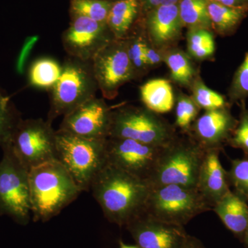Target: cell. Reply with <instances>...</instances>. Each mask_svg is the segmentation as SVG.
Masks as SVG:
<instances>
[{
  "label": "cell",
  "mask_w": 248,
  "mask_h": 248,
  "mask_svg": "<svg viewBox=\"0 0 248 248\" xmlns=\"http://www.w3.org/2000/svg\"><path fill=\"white\" fill-rule=\"evenodd\" d=\"M91 190L108 221L125 227L144 210L150 186L107 164L93 181Z\"/></svg>",
  "instance_id": "1"
},
{
  "label": "cell",
  "mask_w": 248,
  "mask_h": 248,
  "mask_svg": "<svg viewBox=\"0 0 248 248\" xmlns=\"http://www.w3.org/2000/svg\"><path fill=\"white\" fill-rule=\"evenodd\" d=\"M29 188L33 221L43 223L58 215L82 192L58 160L29 170Z\"/></svg>",
  "instance_id": "2"
},
{
  "label": "cell",
  "mask_w": 248,
  "mask_h": 248,
  "mask_svg": "<svg viewBox=\"0 0 248 248\" xmlns=\"http://www.w3.org/2000/svg\"><path fill=\"white\" fill-rule=\"evenodd\" d=\"M107 140L81 138L56 130L57 160L82 192L91 190L93 181L108 164Z\"/></svg>",
  "instance_id": "3"
},
{
  "label": "cell",
  "mask_w": 248,
  "mask_h": 248,
  "mask_svg": "<svg viewBox=\"0 0 248 248\" xmlns=\"http://www.w3.org/2000/svg\"><path fill=\"white\" fill-rule=\"evenodd\" d=\"M179 135L174 125L146 107L122 105L112 110L109 138L129 139L165 147Z\"/></svg>",
  "instance_id": "4"
},
{
  "label": "cell",
  "mask_w": 248,
  "mask_h": 248,
  "mask_svg": "<svg viewBox=\"0 0 248 248\" xmlns=\"http://www.w3.org/2000/svg\"><path fill=\"white\" fill-rule=\"evenodd\" d=\"M205 151L188 135H179L165 148L159 164L147 184L150 187L173 184L197 188Z\"/></svg>",
  "instance_id": "5"
},
{
  "label": "cell",
  "mask_w": 248,
  "mask_h": 248,
  "mask_svg": "<svg viewBox=\"0 0 248 248\" xmlns=\"http://www.w3.org/2000/svg\"><path fill=\"white\" fill-rule=\"evenodd\" d=\"M62 66L61 76L50 92L48 121L53 122L81 104L96 97L97 83L91 62L67 57Z\"/></svg>",
  "instance_id": "6"
},
{
  "label": "cell",
  "mask_w": 248,
  "mask_h": 248,
  "mask_svg": "<svg viewBox=\"0 0 248 248\" xmlns=\"http://www.w3.org/2000/svg\"><path fill=\"white\" fill-rule=\"evenodd\" d=\"M213 210L197 188L164 185L150 187L143 213L160 221L184 226L200 214Z\"/></svg>",
  "instance_id": "7"
},
{
  "label": "cell",
  "mask_w": 248,
  "mask_h": 248,
  "mask_svg": "<svg viewBox=\"0 0 248 248\" xmlns=\"http://www.w3.org/2000/svg\"><path fill=\"white\" fill-rule=\"evenodd\" d=\"M0 161V215L11 217L26 226L31 215L29 170L19 161L9 145L1 146Z\"/></svg>",
  "instance_id": "8"
},
{
  "label": "cell",
  "mask_w": 248,
  "mask_h": 248,
  "mask_svg": "<svg viewBox=\"0 0 248 248\" xmlns=\"http://www.w3.org/2000/svg\"><path fill=\"white\" fill-rule=\"evenodd\" d=\"M5 143L29 170L57 160L56 130L48 120H18Z\"/></svg>",
  "instance_id": "9"
},
{
  "label": "cell",
  "mask_w": 248,
  "mask_h": 248,
  "mask_svg": "<svg viewBox=\"0 0 248 248\" xmlns=\"http://www.w3.org/2000/svg\"><path fill=\"white\" fill-rule=\"evenodd\" d=\"M91 62L98 89L105 99H115L122 86L135 80L126 40L115 39Z\"/></svg>",
  "instance_id": "10"
},
{
  "label": "cell",
  "mask_w": 248,
  "mask_h": 248,
  "mask_svg": "<svg viewBox=\"0 0 248 248\" xmlns=\"http://www.w3.org/2000/svg\"><path fill=\"white\" fill-rule=\"evenodd\" d=\"M166 146L117 138L107 140L108 164L146 183L153 176Z\"/></svg>",
  "instance_id": "11"
},
{
  "label": "cell",
  "mask_w": 248,
  "mask_h": 248,
  "mask_svg": "<svg viewBox=\"0 0 248 248\" xmlns=\"http://www.w3.org/2000/svg\"><path fill=\"white\" fill-rule=\"evenodd\" d=\"M70 16L69 27L62 35V45L68 56L91 62L101 50L115 40L107 24L78 15Z\"/></svg>",
  "instance_id": "12"
},
{
  "label": "cell",
  "mask_w": 248,
  "mask_h": 248,
  "mask_svg": "<svg viewBox=\"0 0 248 248\" xmlns=\"http://www.w3.org/2000/svg\"><path fill=\"white\" fill-rule=\"evenodd\" d=\"M112 108L104 99L93 98L63 116L58 130L93 140H107L110 133Z\"/></svg>",
  "instance_id": "13"
},
{
  "label": "cell",
  "mask_w": 248,
  "mask_h": 248,
  "mask_svg": "<svg viewBox=\"0 0 248 248\" xmlns=\"http://www.w3.org/2000/svg\"><path fill=\"white\" fill-rule=\"evenodd\" d=\"M125 228L140 248H183L188 236L184 226L160 221L144 213Z\"/></svg>",
  "instance_id": "14"
},
{
  "label": "cell",
  "mask_w": 248,
  "mask_h": 248,
  "mask_svg": "<svg viewBox=\"0 0 248 248\" xmlns=\"http://www.w3.org/2000/svg\"><path fill=\"white\" fill-rule=\"evenodd\" d=\"M231 105L207 110L198 117L187 135L205 151H223L237 125L238 120L231 112Z\"/></svg>",
  "instance_id": "15"
},
{
  "label": "cell",
  "mask_w": 248,
  "mask_h": 248,
  "mask_svg": "<svg viewBox=\"0 0 248 248\" xmlns=\"http://www.w3.org/2000/svg\"><path fill=\"white\" fill-rule=\"evenodd\" d=\"M143 27L149 43L160 50L177 46L184 26L177 4L164 5L143 14Z\"/></svg>",
  "instance_id": "16"
},
{
  "label": "cell",
  "mask_w": 248,
  "mask_h": 248,
  "mask_svg": "<svg viewBox=\"0 0 248 248\" xmlns=\"http://www.w3.org/2000/svg\"><path fill=\"white\" fill-rule=\"evenodd\" d=\"M221 152L216 149L205 151L197 182V189L212 208L231 190L228 171L220 161Z\"/></svg>",
  "instance_id": "17"
},
{
  "label": "cell",
  "mask_w": 248,
  "mask_h": 248,
  "mask_svg": "<svg viewBox=\"0 0 248 248\" xmlns=\"http://www.w3.org/2000/svg\"><path fill=\"white\" fill-rule=\"evenodd\" d=\"M213 210L222 223L243 242L248 228V204L233 191H229Z\"/></svg>",
  "instance_id": "18"
},
{
  "label": "cell",
  "mask_w": 248,
  "mask_h": 248,
  "mask_svg": "<svg viewBox=\"0 0 248 248\" xmlns=\"http://www.w3.org/2000/svg\"><path fill=\"white\" fill-rule=\"evenodd\" d=\"M143 17L139 0H115L107 25L117 40H125Z\"/></svg>",
  "instance_id": "19"
},
{
  "label": "cell",
  "mask_w": 248,
  "mask_h": 248,
  "mask_svg": "<svg viewBox=\"0 0 248 248\" xmlns=\"http://www.w3.org/2000/svg\"><path fill=\"white\" fill-rule=\"evenodd\" d=\"M140 97L144 107L158 114L170 112L175 104V96L170 81L149 80L140 86Z\"/></svg>",
  "instance_id": "20"
},
{
  "label": "cell",
  "mask_w": 248,
  "mask_h": 248,
  "mask_svg": "<svg viewBox=\"0 0 248 248\" xmlns=\"http://www.w3.org/2000/svg\"><path fill=\"white\" fill-rule=\"evenodd\" d=\"M208 10L212 29L221 37L234 35L248 16V9L226 6L215 0H208Z\"/></svg>",
  "instance_id": "21"
},
{
  "label": "cell",
  "mask_w": 248,
  "mask_h": 248,
  "mask_svg": "<svg viewBox=\"0 0 248 248\" xmlns=\"http://www.w3.org/2000/svg\"><path fill=\"white\" fill-rule=\"evenodd\" d=\"M163 60L169 68L170 81L179 87L190 89L200 72L186 51L178 46L166 49L163 51Z\"/></svg>",
  "instance_id": "22"
},
{
  "label": "cell",
  "mask_w": 248,
  "mask_h": 248,
  "mask_svg": "<svg viewBox=\"0 0 248 248\" xmlns=\"http://www.w3.org/2000/svg\"><path fill=\"white\" fill-rule=\"evenodd\" d=\"M186 53L195 61H214L216 53L215 32L205 29H187Z\"/></svg>",
  "instance_id": "23"
},
{
  "label": "cell",
  "mask_w": 248,
  "mask_h": 248,
  "mask_svg": "<svg viewBox=\"0 0 248 248\" xmlns=\"http://www.w3.org/2000/svg\"><path fill=\"white\" fill-rule=\"evenodd\" d=\"M125 40L135 80L141 79L150 72L146 61L147 38L143 27V17Z\"/></svg>",
  "instance_id": "24"
},
{
  "label": "cell",
  "mask_w": 248,
  "mask_h": 248,
  "mask_svg": "<svg viewBox=\"0 0 248 248\" xmlns=\"http://www.w3.org/2000/svg\"><path fill=\"white\" fill-rule=\"evenodd\" d=\"M208 0H179V16L184 28L213 31L209 17Z\"/></svg>",
  "instance_id": "25"
},
{
  "label": "cell",
  "mask_w": 248,
  "mask_h": 248,
  "mask_svg": "<svg viewBox=\"0 0 248 248\" xmlns=\"http://www.w3.org/2000/svg\"><path fill=\"white\" fill-rule=\"evenodd\" d=\"M62 70V65L53 59H38L32 63L29 70V82L37 89L50 91L61 76Z\"/></svg>",
  "instance_id": "26"
},
{
  "label": "cell",
  "mask_w": 248,
  "mask_h": 248,
  "mask_svg": "<svg viewBox=\"0 0 248 248\" xmlns=\"http://www.w3.org/2000/svg\"><path fill=\"white\" fill-rule=\"evenodd\" d=\"M189 90L191 92V97L202 110H215L231 105L224 95L206 86L200 73L196 77Z\"/></svg>",
  "instance_id": "27"
},
{
  "label": "cell",
  "mask_w": 248,
  "mask_h": 248,
  "mask_svg": "<svg viewBox=\"0 0 248 248\" xmlns=\"http://www.w3.org/2000/svg\"><path fill=\"white\" fill-rule=\"evenodd\" d=\"M115 0H70V14L78 15L97 22L107 24Z\"/></svg>",
  "instance_id": "28"
},
{
  "label": "cell",
  "mask_w": 248,
  "mask_h": 248,
  "mask_svg": "<svg viewBox=\"0 0 248 248\" xmlns=\"http://www.w3.org/2000/svg\"><path fill=\"white\" fill-rule=\"evenodd\" d=\"M175 122L174 126L180 129L183 135H187L191 126L198 118L200 108L190 95L179 91L175 98Z\"/></svg>",
  "instance_id": "29"
},
{
  "label": "cell",
  "mask_w": 248,
  "mask_h": 248,
  "mask_svg": "<svg viewBox=\"0 0 248 248\" xmlns=\"http://www.w3.org/2000/svg\"><path fill=\"white\" fill-rule=\"evenodd\" d=\"M231 169L228 171L230 186L233 192L248 204V157L231 159Z\"/></svg>",
  "instance_id": "30"
},
{
  "label": "cell",
  "mask_w": 248,
  "mask_h": 248,
  "mask_svg": "<svg viewBox=\"0 0 248 248\" xmlns=\"http://www.w3.org/2000/svg\"><path fill=\"white\" fill-rule=\"evenodd\" d=\"M248 97V51L244 61L235 72L228 91V100L232 106Z\"/></svg>",
  "instance_id": "31"
},
{
  "label": "cell",
  "mask_w": 248,
  "mask_h": 248,
  "mask_svg": "<svg viewBox=\"0 0 248 248\" xmlns=\"http://www.w3.org/2000/svg\"><path fill=\"white\" fill-rule=\"evenodd\" d=\"M237 104L240 108L239 120L227 146L241 150L244 152V156L248 157V108L246 100L241 101Z\"/></svg>",
  "instance_id": "32"
},
{
  "label": "cell",
  "mask_w": 248,
  "mask_h": 248,
  "mask_svg": "<svg viewBox=\"0 0 248 248\" xmlns=\"http://www.w3.org/2000/svg\"><path fill=\"white\" fill-rule=\"evenodd\" d=\"M17 122L13 115L9 97L0 93V146L9 140Z\"/></svg>",
  "instance_id": "33"
},
{
  "label": "cell",
  "mask_w": 248,
  "mask_h": 248,
  "mask_svg": "<svg viewBox=\"0 0 248 248\" xmlns=\"http://www.w3.org/2000/svg\"><path fill=\"white\" fill-rule=\"evenodd\" d=\"M146 61L150 71L161 66L164 63L162 50L155 48L154 46L149 43L148 40L146 47Z\"/></svg>",
  "instance_id": "34"
},
{
  "label": "cell",
  "mask_w": 248,
  "mask_h": 248,
  "mask_svg": "<svg viewBox=\"0 0 248 248\" xmlns=\"http://www.w3.org/2000/svg\"><path fill=\"white\" fill-rule=\"evenodd\" d=\"M179 0H139L143 14L164 5L177 4Z\"/></svg>",
  "instance_id": "35"
},
{
  "label": "cell",
  "mask_w": 248,
  "mask_h": 248,
  "mask_svg": "<svg viewBox=\"0 0 248 248\" xmlns=\"http://www.w3.org/2000/svg\"><path fill=\"white\" fill-rule=\"evenodd\" d=\"M217 2L234 8H242L248 10V0H215Z\"/></svg>",
  "instance_id": "36"
},
{
  "label": "cell",
  "mask_w": 248,
  "mask_h": 248,
  "mask_svg": "<svg viewBox=\"0 0 248 248\" xmlns=\"http://www.w3.org/2000/svg\"><path fill=\"white\" fill-rule=\"evenodd\" d=\"M183 248H205L203 243L195 236L188 234Z\"/></svg>",
  "instance_id": "37"
},
{
  "label": "cell",
  "mask_w": 248,
  "mask_h": 248,
  "mask_svg": "<svg viewBox=\"0 0 248 248\" xmlns=\"http://www.w3.org/2000/svg\"><path fill=\"white\" fill-rule=\"evenodd\" d=\"M120 248H140L138 246H130V245H127L124 244L123 241H120Z\"/></svg>",
  "instance_id": "38"
},
{
  "label": "cell",
  "mask_w": 248,
  "mask_h": 248,
  "mask_svg": "<svg viewBox=\"0 0 248 248\" xmlns=\"http://www.w3.org/2000/svg\"><path fill=\"white\" fill-rule=\"evenodd\" d=\"M242 244L244 245L245 247L248 248V228L245 234L244 240H243Z\"/></svg>",
  "instance_id": "39"
}]
</instances>
